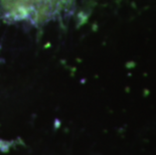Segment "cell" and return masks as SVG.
I'll list each match as a JSON object with an SVG mask.
<instances>
[{
    "label": "cell",
    "mask_w": 156,
    "mask_h": 155,
    "mask_svg": "<svg viewBox=\"0 0 156 155\" xmlns=\"http://www.w3.org/2000/svg\"><path fill=\"white\" fill-rule=\"evenodd\" d=\"M69 0H2L14 17L41 20L58 13Z\"/></svg>",
    "instance_id": "1"
}]
</instances>
